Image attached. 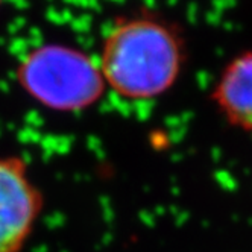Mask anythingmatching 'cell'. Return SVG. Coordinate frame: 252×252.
<instances>
[{
    "label": "cell",
    "mask_w": 252,
    "mask_h": 252,
    "mask_svg": "<svg viewBox=\"0 0 252 252\" xmlns=\"http://www.w3.org/2000/svg\"><path fill=\"white\" fill-rule=\"evenodd\" d=\"M210 102L232 129L252 135V47L225 63L211 85Z\"/></svg>",
    "instance_id": "4"
},
{
    "label": "cell",
    "mask_w": 252,
    "mask_h": 252,
    "mask_svg": "<svg viewBox=\"0 0 252 252\" xmlns=\"http://www.w3.org/2000/svg\"><path fill=\"white\" fill-rule=\"evenodd\" d=\"M17 79L25 93L44 108L76 113L105 94L99 65L85 53L63 44H44L25 57Z\"/></svg>",
    "instance_id": "2"
},
{
    "label": "cell",
    "mask_w": 252,
    "mask_h": 252,
    "mask_svg": "<svg viewBox=\"0 0 252 252\" xmlns=\"http://www.w3.org/2000/svg\"><path fill=\"white\" fill-rule=\"evenodd\" d=\"M0 3H2V0H0Z\"/></svg>",
    "instance_id": "5"
},
{
    "label": "cell",
    "mask_w": 252,
    "mask_h": 252,
    "mask_svg": "<svg viewBox=\"0 0 252 252\" xmlns=\"http://www.w3.org/2000/svg\"><path fill=\"white\" fill-rule=\"evenodd\" d=\"M44 196L20 155L0 157V252H23L41 218Z\"/></svg>",
    "instance_id": "3"
},
{
    "label": "cell",
    "mask_w": 252,
    "mask_h": 252,
    "mask_svg": "<svg viewBox=\"0 0 252 252\" xmlns=\"http://www.w3.org/2000/svg\"><path fill=\"white\" fill-rule=\"evenodd\" d=\"M189 61L183 29L155 12L125 15L108 29L99 57L105 85L128 100H152L178 84Z\"/></svg>",
    "instance_id": "1"
}]
</instances>
